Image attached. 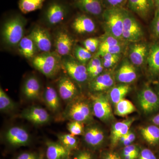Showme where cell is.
Segmentation results:
<instances>
[{
    "mask_svg": "<svg viewBox=\"0 0 159 159\" xmlns=\"http://www.w3.org/2000/svg\"><path fill=\"white\" fill-rule=\"evenodd\" d=\"M27 20L22 15L15 13L3 23L1 36L3 43L8 48L17 47L24 37Z\"/></svg>",
    "mask_w": 159,
    "mask_h": 159,
    "instance_id": "1",
    "label": "cell"
},
{
    "mask_svg": "<svg viewBox=\"0 0 159 159\" xmlns=\"http://www.w3.org/2000/svg\"><path fill=\"white\" fill-rule=\"evenodd\" d=\"M32 66L48 78H53L62 68L61 57L56 51L43 52L31 60Z\"/></svg>",
    "mask_w": 159,
    "mask_h": 159,
    "instance_id": "2",
    "label": "cell"
},
{
    "mask_svg": "<svg viewBox=\"0 0 159 159\" xmlns=\"http://www.w3.org/2000/svg\"><path fill=\"white\" fill-rule=\"evenodd\" d=\"M71 6L65 0H50L42 12L43 21L49 27L59 25L70 13Z\"/></svg>",
    "mask_w": 159,
    "mask_h": 159,
    "instance_id": "3",
    "label": "cell"
},
{
    "mask_svg": "<svg viewBox=\"0 0 159 159\" xmlns=\"http://www.w3.org/2000/svg\"><path fill=\"white\" fill-rule=\"evenodd\" d=\"M92 106L87 101L76 98L68 102L63 113L65 119L82 123L88 122L92 119Z\"/></svg>",
    "mask_w": 159,
    "mask_h": 159,
    "instance_id": "4",
    "label": "cell"
},
{
    "mask_svg": "<svg viewBox=\"0 0 159 159\" xmlns=\"http://www.w3.org/2000/svg\"><path fill=\"white\" fill-rule=\"evenodd\" d=\"M124 9L115 8L105 9L102 16L106 33L121 40H123L122 32Z\"/></svg>",
    "mask_w": 159,
    "mask_h": 159,
    "instance_id": "5",
    "label": "cell"
},
{
    "mask_svg": "<svg viewBox=\"0 0 159 159\" xmlns=\"http://www.w3.org/2000/svg\"><path fill=\"white\" fill-rule=\"evenodd\" d=\"M62 68L70 78L75 82L83 83L89 78L86 65L80 62L70 55L61 57Z\"/></svg>",
    "mask_w": 159,
    "mask_h": 159,
    "instance_id": "6",
    "label": "cell"
},
{
    "mask_svg": "<svg viewBox=\"0 0 159 159\" xmlns=\"http://www.w3.org/2000/svg\"><path fill=\"white\" fill-rule=\"evenodd\" d=\"M143 36L144 32L139 22L129 11L124 9L123 40L133 43L138 42Z\"/></svg>",
    "mask_w": 159,
    "mask_h": 159,
    "instance_id": "7",
    "label": "cell"
},
{
    "mask_svg": "<svg viewBox=\"0 0 159 159\" xmlns=\"http://www.w3.org/2000/svg\"><path fill=\"white\" fill-rule=\"evenodd\" d=\"M93 114L103 122H107L114 118L112 111L107 97L101 94L91 95Z\"/></svg>",
    "mask_w": 159,
    "mask_h": 159,
    "instance_id": "8",
    "label": "cell"
},
{
    "mask_svg": "<svg viewBox=\"0 0 159 159\" xmlns=\"http://www.w3.org/2000/svg\"><path fill=\"white\" fill-rule=\"evenodd\" d=\"M4 139L9 145L12 147L27 146L31 142V137L25 129L19 126H14L6 130Z\"/></svg>",
    "mask_w": 159,
    "mask_h": 159,
    "instance_id": "9",
    "label": "cell"
},
{
    "mask_svg": "<svg viewBox=\"0 0 159 159\" xmlns=\"http://www.w3.org/2000/svg\"><path fill=\"white\" fill-rule=\"evenodd\" d=\"M33 40L39 51L51 52L53 46L52 37L48 29L39 26H36L29 34Z\"/></svg>",
    "mask_w": 159,
    "mask_h": 159,
    "instance_id": "10",
    "label": "cell"
},
{
    "mask_svg": "<svg viewBox=\"0 0 159 159\" xmlns=\"http://www.w3.org/2000/svg\"><path fill=\"white\" fill-rule=\"evenodd\" d=\"M20 116L36 125H43L51 121V116L45 109L32 106L23 110Z\"/></svg>",
    "mask_w": 159,
    "mask_h": 159,
    "instance_id": "11",
    "label": "cell"
},
{
    "mask_svg": "<svg viewBox=\"0 0 159 159\" xmlns=\"http://www.w3.org/2000/svg\"><path fill=\"white\" fill-rule=\"evenodd\" d=\"M74 45V39L65 29L58 30L55 34L54 46L55 51L61 57L70 55Z\"/></svg>",
    "mask_w": 159,
    "mask_h": 159,
    "instance_id": "12",
    "label": "cell"
},
{
    "mask_svg": "<svg viewBox=\"0 0 159 159\" xmlns=\"http://www.w3.org/2000/svg\"><path fill=\"white\" fill-rule=\"evenodd\" d=\"M138 99L140 107L145 113H152L159 109V97L150 88L142 89Z\"/></svg>",
    "mask_w": 159,
    "mask_h": 159,
    "instance_id": "13",
    "label": "cell"
},
{
    "mask_svg": "<svg viewBox=\"0 0 159 159\" xmlns=\"http://www.w3.org/2000/svg\"><path fill=\"white\" fill-rule=\"evenodd\" d=\"M74 81L68 75H63L57 82L58 93L61 99L70 102L77 97L78 89Z\"/></svg>",
    "mask_w": 159,
    "mask_h": 159,
    "instance_id": "14",
    "label": "cell"
},
{
    "mask_svg": "<svg viewBox=\"0 0 159 159\" xmlns=\"http://www.w3.org/2000/svg\"><path fill=\"white\" fill-rule=\"evenodd\" d=\"M149 48L140 41L131 45L129 51V60L134 66H141L147 61Z\"/></svg>",
    "mask_w": 159,
    "mask_h": 159,
    "instance_id": "15",
    "label": "cell"
},
{
    "mask_svg": "<svg viewBox=\"0 0 159 159\" xmlns=\"http://www.w3.org/2000/svg\"><path fill=\"white\" fill-rule=\"evenodd\" d=\"M74 5L84 13L96 17L102 16L105 9L101 0H75Z\"/></svg>",
    "mask_w": 159,
    "mask_h": 159,
    "instance_id": "16",
    "label": "cell"
},
{
    "mask_svg": "<svg viewBox=\"0 0 159 159\" xmlns=\"http://www.w3.org/2000/svg\"><path fill=\"white\" fill-rule=\"evenodd\" d=\"M72 28L79 34H89L96 29L95 22L89 15L83 13L77 15L72 22Z\"/></svg>",
    "mask_w": 159,
    "mask_h": 159,
    "instance_id": "17",
    "label": "cell"
},
{
    "mask_svg": "<svg viewBox=\"0 0 159 159\" xmlns=\"http://www.w3.org/2000/svg\"><path fill=\"white\" fill-rule=\"evenodd\" d=\"M127 3L131 11L145 19L150 16L155 7L153 0H127Z\"/></svg>",
    "mask_w": 159,
    "mask_h": 159,
    "instance_id": "18",
    "label": "cell"
},
{
    "mask_svg": "<svg viewBox=\"0 0 159 159\" xmlns=\"http://www.w3.org/2000/svg\"><path fill=\"white\" fill-rule=\"evenodd\" d=\"M137 77L136 70L134 66L126 59L120 65L116 74L118 81L122 84H128L134 82Z\"/></svg>",
    "mask_w": 159,
    "mask_h": 159,
    "instance_id": "19",
    "label": "cell"
},
{
    "mask_svg": "<svg viewBox=\"0 0 159 159\" xmlns=\"http://www.w3.org/2000/svg\"><path fill=\"white\" fill-rule=\"evenodd\" d=\"M84 139L86 144L92 148H98L102 145L105 139L103 131L96 125H91L84 129Z\"/></svg>",
    "mask_w": 159,
    "mask_h": 159,
    "instance_id": "20",
    "label": "cell"
},
{
    "mask_svg": "<svg viewBox=\"0 0 159 159\" xmlns=\"http://www.w3.org/2000/svg\"><path fill=\"white\" fill-rule=\"evenodd\" d=\"M41 89V85L38 78L35 76H31L24 82L22 93L24 97L28 100H37L40 97Z\"/></svg>",
    "mask_w": 159,
    "mask_h": 159,
    "instance_id": "21",
    "label": "cell"
},
{
    "mask_svg": "<svg viewBox=\"0 0 159 159\" xmlns=\"http://www.w3.org/2000/svg\"><path fill=\"white\" fill-rule=\"evenodd\" d=\"M115 80L110 73H102L98 77L91 80L90 89L94 92L98 93L107 90L113 86Z\"/></svg>",
    "mask_w": 159,
    "mask_h": 159,
    "instance_id": "22",
    "label": "cell"
},
{
    "mask_svg": "<svg viewBox=\"0 0 159 159\" xmlns=\"http://www.w3.org/2000/svg\"><path fill=\"white\" fill-rule=\"evenodd\" d=\"M46 105L50 111L55 113L61 107L60 98L58 92L51 85H47L43 95Z\"/></svg>",
    "mask_w": 159,
    "mask_h": 159,
    "instance_id": "23",
    "label": "cell"
},
{
    "mask_svg": "<svg viewBox=\"0 0 159 159\" xmlns=\"http://www.w3.org/2000/svg\"><path fill=\"white\" fill-rule=\"evenodd\" d=\"M46 145L47 159H65L70 157L71 152L63 146L59 142L47 141Z\"/></svg>",
    "mask_w": 159,
    "mask_h": 159,
    "instance_id": "24",
    "label": "cell"
},
{
    "mask_svg": "<svg viewBox=\"0 0 159 159\" xmlns=\"http://www.w3.org/2000/svg\"><path fill=\"white\" fill-rule=\"evenodd\" d=\"M17 48L19 54L27 59H33L38 54L39 51L35 43L29 34L23 38Z\"/></svg>",
    "mask_w": 159,
    "mask_h": 159,
    "instance_id": "25",
    "label": "cell"
},
{
    "mask_svg": "<svg viewBox=\"0 0 159 159\" xmlns=\"http://www.w3.org/2000/svg\"><path fill=\"white\" fill-rule=\"evenodd\" d=\"M134 118H129L115 123L112 128L111 133V142L112 145H116L121 137L128 133L131 125L134 121Z\"/></svg>",
    "mask_w": 159,
    "mask_h": 159,
    "instance_id": "26",
    "label": "cell"
},
{
    "mask_svg": "<svg viewBox=\"0 0 159 159\" xmlns=\"http://www.w3.org/2000/svg\"><path fill=\"white\" fill-rule=\"evenodd\" d=\"M147 62L151 74L153 76L159 74V40L149 48Z\"/></svg>",
    "mask_w": 159,
    "mask_h": 159,
    "instance_id": "27",
    "label": "cell"
},
{
    "mask_svg": "<svg viewBox=\"0 0 159 159\" xmlns=\"http://www.w3.org/2000/svg\"><path fill=\"white\" fill-rule=\"evenodd\" d=\"M141 133L143 139L151 145H156L159 142V126L150 125L141 128Z\"/></svg>",
    "mask_w": 159,
    "mask_h": 159,
    "instance_id": "28",
    "label": "cell"
},
{
    "mask_svg": "<svg viewBox=\"0 0 159 159\" xmlns=\"http://www.w3.org/2000/svg\"><path fill=\"white\" fill-rule=\"evenodd\" d=\"M46 0H19V8L24 14L42 9Z\"/></svg>",
    "mask_w": 159,
    "mask_h": 159,
    "instance_id": "29",
    "label": "cell"
},
{
    "mask_svg": "<svg viewBox=\"0 0 159 159\" xmlns=\"http://www.w3.org/2000/svg\"><path fill=\"white\" fill-rule=\"evenodd\" d=\"M136 111V108L133 103L124 98L116 104L115 114L119 116H125Z\"/></svg>",
    "mask_w": 159,
    "mask_h": 159,
    "instance_id": "30",
    "label": "cell"
},
{
    "mask_svg": "<svg viewBox=\"0 0 159 159\" xmlns=\"http://www.w3.org/2000/svg\"><path fill=\"white\" fill-rule=\"evenodd\" d=\"M130 87L128 84H123L114 87L110 92V98L114 104H116L120 100L124 99L128 94Z\"/></svg>",
    "mask_w": 159,
    "mask_h": 159,
    "instance_id": "31",
    "label": "cell"
},
{
    "mask_svg": "<svg viewBox=\"0 0 159 159\" xmlns=\"http://www.w3.org/2000/svg\"><path fill=\"white\" fill-rule=\"evenodd\" d=\"M57 139L60 143L70 152L76 150L78 147V139L71 134H58Z\"/></svg>",
    "mask_w": 159,
    "mask_h": 159,
    "instance_id": "32",
    "label": "cell"
},
{
    "mask_svg": "<svg viewBox=\"0 0 159 159\" xmlns=\"http://www.w3.org/2000/svg\"><path fill=\"white\" fill-rule=\"evenodd\" d=\"M15 102L7 95L2 87L0 89V111L2 112L9 113L16 109Z\"/></svg>",
    "mask_w": 159,
    "mask_h": 159,
    "instance_id": "33",
    "label": "cell"
},
{
    "mask_svg": "<svg viewBox=\"0 0 159 159\" xmlns=\"http://www.w3.org/2000/svg\"><path fill=\"white\" fill-rule=\"evenodd\" d=\"M75 58L80 62L86 65L92 58V54L84 47L79 45L75 46L74 48Z\"/></svg>",
    "mask_w": 159,
    "mask_h": 159,
    "instance_id": "34",
    "label": "cell"
},
{
    "mask_svg": "<svg viewBox=\"0 0 159 159\" xmlns=\"http://www.w3.org/2000/svg\"><path fill=\"white\" fill-rule=\"evenodd\" d=\"M84 123L76 121H71L67 123V128L69 132L73 135H81L84 134Z\"/></svg>",
    "mask_w": 159,
    "mask_h": 159,
    "instance_id": "35",
    "label": "cell"
},
{
    "mask_svg": "<svg viewBox=\"0 0 159 159\" xmlns=\"http://www.w3.org/2000/svg\"><path fill=\"white\" fill-rule=\"evenodd\" d=\"M103 67L109 68L113 66L121 58L120 54H111L106 53L101 56Z\"/></svg>",
    "mask_w": 159,
    "mask_h": 159,
    "instance_id": "36",
    "label": "cell"
},
{
    "mask_svg": "<svg viewBox=\"0 0 159 159\" xmlns=\"http://www.w3.org/2000/svg\"><path fill=\"white\" fill-rule=\"evenodd\" d=\"M100 41L99 48L122 45V40L118 39L112 35L106 33ZM99 49V48H98Z\"/></svg>",
    "mask_w": 159,
    "mask_h": 159,
    "instance_id": "37",
    "label": "cell"
},
{
    "mask_svg": "<svg viewBox=\"0 0 159 159\" xmlns=\"http://www.w3.org/2000/svg\"><path fill=\"white\" fill-rule=\"evenodd\" d=\"M122 45H118L108 46L103 48H99L97 53L95 56H102L106 53L111 54H120L123 50Z\"/></svg>",
    "mask_w": 159,
    "mask_h": 159,
    "instance_id": "38",
    "label": "cell"
},
{
    "mask_svg": "<svg viewBox=\"0 0 159 159\" xmlns=\"http://www.w3.org/2000/svg\"><path fill=\"white\" fill-rule=\"evenodd\" d=\"M100 42L97 38H89L83 42L84 47L91 53H94L98 50Z\"/></svg>",
    "mask_w": 159,
    "mask_h": 159,
    "instance_id": "39",
    "label": "cell"
},
{
    "mask_svg": "<svg viewBox=\"0 0 159 159\" xmlns=\"http://www.w3.org/2000/svg\"><path fill=\"white\" fill-rule=\"evenodd\" d=\"M105 9L109 8H123L127 0H101Z\"/></svg>",
    "mask_w": 159,
    "mask_h": 159,
    "instance_id": "40",
    "label": "cell"
},
{
    "mask_svg": "<svg viewBox=\"0 0 159 159\" xmlns=\"http://www.w3.org/2000/svg\"><path fill=\"white\" fill-rule=\"evenodd\" d=\"M102 65V60L100 57L95 56L93 57L89 61L88 64L87 66L89 76Z\"/></svg>",
    "mask_w": 159,
    "mask_h": 159,
    "instance_id": "41",
    "label": "cell"
},
{
    "mask_svg": "<svg viewBox=\"0 0 159 159\" xmlns=\"http://www.w3.org/2000/svg\"><path fill=\"white\" fill-rule=\"evenodd\" d=\"M152 30L155 36L159 40V12H155V16L152 24Z\"/></svg>",
    "mask_w": 159,
    "mask_h": 159,
    "instance_id": "42",
    "label": "cell"
},
{
    "mask_svg": "<svg viewBox=\"0 0 159 159\" xmlns=\"http://www.w3.org/2000/svg\"><path fill=\"white\" fill-rule=\"evenodd\" d=\"M123 152L131 155L135 158L136 159L139 157V149L137 146L134 145H130L125 146L123 149Z\"/></svg>",
    "mask_w": 159,
    "mask_h": 159,
    "instance_id": "43",
    "label": "cell"
},
{
    "mask_svg": "<svg viewBox=\"0 0 159 159\" xmlns=\"http://www.w3.org/2000/svg\"><path fill=\"white\" fill-rule=\"evenodd\" d=\"M138 159H157L153 152L148 148H145L141 151Z\"/></svg>",
    "mask_w": 159,
    "mask_h": 159,
    "instance_id": "44",
    "label": "cell"
},
{
    "mask_svg": "<svg viewBox=\"0 0 159 159\" xmlns=\"http://www.w3.org/2000/svg\"><path fill=\"white\" fill-rule=\"evenodd\" d=\"M39 154L34 152H24L19 155L15 159H38Z\"/></svg>",
    "mask_w": 159,
    "mask_h": 159,
    "instance_id": "45",
    "label": "cell"
},
{
    "mask_svg": "<svg viewBox=\"0 0 159 159\" xmlns=\"http://www.w3.org/2000/svg\"><path fill=\"white\" fill-rule=\"evenodd\" d=\"M126 137L127 139L130 141L131 142H133L134 141L135 139H136L135 135L132 132L129 130L128 133L126 134Z\"/></svg>",
    "mask_w": 159,
    "mask_h": 159,
    "instance_id": "46",
    "label": "cell"
},
{
    "mask_svg": "<svg viewBox=\"0 0 159 159\" xmlns=\"http://www.w3.org/2000/svg\"><path fill=\"white\" fill-rule=\"evenodd\" d=\"M152 122L154 125L159 126V114H157L152 119Z\"/></svg>",
    "mask_w": 159,
    "mask_h": 159,
    "instance_id": "47",
    "label": "cell"
},
{
    "mask_svg": "<svg viewBox=\"0 0 159 159\" xmlns=\"http://www.w3.org/2000/svg\"><path fill=\"white\" fill-rule=\"evenodd\" d=\"M102 159H113V152H107L102 156Z\"/></svg>",
    "mask_w": 159,
    "mask_h": 159,
    "instance_id": "48",
    "label": "cell"
},
{
    "mask_svg": "<svg viewBox=\"0 0 159 159\" xmlns=\"http://www.w3.org/2000/svg\"><path fill=\"white\" fill-rule=\"evenodd\" d=\"M84 159H93V156L90 152L87 151H84Z\"/></svg>",
    "mask_w": 159,
    "mask_h": 159,
    "instance_id": "49",
    "label": "cell"
},
{
    "mask_svg": "<svg viewBox=\"0 0 159 159\" xmlns=\"http://www.w3.org/2000/svg\"><path fill=\"white\" fill-rule=\"evenodd\" d=\"M123 155L124 159H136L131 155L126 152H123Z\"/></svg>",
    "mask_w": 159,
    "mask_h": 159,
    "instance_id": "50",
    "label": "cell"
},
{
    "mask_svg": "<svg viewBox=\"0 0 159 159\" xmlns=\"http://www.w3.org/2000/svg\"><path fill=\"white\" fill-rule=\"evenodd\" d=\"M74 159H84L83 152H81L77 154V155L74 158Z\"/></svg>",
    "mask_w": 159,
    "mask_h": 159,
    "instance_id": "51",
    "label": "cell"
},
{
    "mask_svg": "<svg viewBox=\"0 0 159 159\" xmlns=\"http://www.w3.org/2000/svg\"><path fill=\"white\" fill-rule=\"evenodd\" d=\"M155 12H159V0L155 4Z\"/></svg>",
    "mask_w": 159,
    "mask_h": 159,
    "instance_id": "52",
    "label": "cell"
},
{
    "mask_svg": "<svg viewBox=\"0 0 159 159\" xmlns=\"http://www.w3.org/2000/svg\"><path fill=\"white\" fill-rule=\"evenodd\" d=\"M113 159H122V158L118 153L113 152Z\"/></svg>",
    "mask_w": 159,
    "mask_h": 159,
    "instance_id": "53",
    "label": "cell"
},
{
    "mask_svg": "<svg viewBox=\"0 0 159 159\" xmlns=\"http://www.w3.org/2000/svg\"><path fill=\"white\" fill-rule=\"evenodd\" d=\"M38 159H44V155L42 153L39 154V158Z\"/></svg>",
    "mask_w": 159,
    "mask_h": 159,
    "instance_id": "54",
    "label": "cell"
},
{
    "mask_svg": "<svg viewBox=\"0 0 159 159\" xmlns=\"http://www.w3.org/2000/svg\"><path fill=\"white\" fill-rule=\"evenodd\" d=\"M155 4L157 2V1H158L159 0H153Z\"/></svg>",
    "mask_w": 159,
    "mask_h": 159,
    "instance_id": "55",
    "label": "cell"
},
{
    "mask_svg": "<svg viewBox=\"0 0 159 159\" xmlns=\"http://www.w3.org/2000/svg\"><path fill=\"white\" fill-rule=\"evenodd\" d=\"M65 159H71L70 158V157H67Z\"/></svg>",
    "mask_w": 159,
    "mask_h": 159,
    "instance_id": "56",
    "label": "cell"
},
{
    "mask_svg": "<svg viewBox=\"0 0 159 159\" xmlns=\"http://www.w3.org/2000/svg\"><path fill=\"white\" fill-rule=\"evenodd\" d=\"M74 1H75V0H74Z\"/></svg>",
    "mask_w": 159,
    "mask_h": 159,
    "instance_id": "57",
    "label": "cell"
}]
</instances>
